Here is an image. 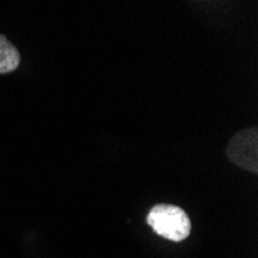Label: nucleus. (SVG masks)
Returning a JSON list of instances; mask_svg holds the SVG:
<instances>
[{
    "label": "nucleus",
    "instance_id": "1",
    "mask_svg": "<svg viewBox=\"0 0 258 258\" xmlns=\"http://www.w3.org/2000/svg\"><path fill=\"white\" fill-rule=\"evenodd\" d=\"M147 224L159 237L179 243L190 235V218L178 206L156 204L147 215Z\"/></svg>",
    "mask_w": 258,
    "mask_h": 258
},
{
    "label": "nucleus",
    "instance_id": "2",
    "mask_svg": "<svg viewBox=\"0 0 258 258\" xmlns=\"http://www.w3.org/2000/svg\"><path fill=\"white\" fill-rule=\"evenodd\" d=\"M227 156L241 169L256 173V130L246 128L233 136L227 147Z\"/></svg>",
    "mask_w": 258,
    "mask_h": 258
},
{
    "label": "nucleus",
    "instance_id": "3",
    "mask_svg": "<svg viewBox=\"0 0 258 258\" xmlns=\"http://www.w3.org/2000/svg\"><path fill=\"white\" fill-rule=\"evenodd\" d=\"M20 63L19 50L11 43L7 36L0 34V75L11 73Z\"/></svg>",
    "mask_w": 258,
    "mask_h": 258
}]
</instances>
